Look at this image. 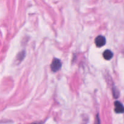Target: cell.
I'll return each mask as SVG.
<instances>
[{"instance_id":"obj_1","label":"cell","mask_w":124,"mask_h":124,"mask_svg":"<svg viewBox=\"0 0 124 124\" xmlns=\"http://www.w3.org/2000/svg\"><path fill=\"white\" fill-rule=\"evenodd\" d=\"M61 67V61L59 59H57V58H54V59H53L50 65L51 70H52V71H53V72H56V71H58V70H60Z\"/></svg>"},{"instance_id":"obj_2","label":"cell","mask_w":124,"mask_h":124,"mask_svg":"<svg viewBox=\"0 0 124 124\" xmlns=\"http://www.w3.org/2000/svg\"><path fill=\"white\" fill-rule=\"evenodd\" d=\"M96 46L98 47H102L105 46L106 44V39L103 36H98L95 39Z\"/></svg>"},{"instance_id":"obj_3","label":"cell","mask_w":124,"mask_h":124,"mask_svg":"<svg viewBox=\"0 0 124 124\" xmlns=\"http://www.w3.org/2000/svg\"><path fill=\"white\" fill-rule=\"evenodd\" d=\"M115 111L116 113H124V106L122 103L119 101H116L115 102Z\"/></svg>"},{"instance_id":"obj_4","label":"cell","mask_w":124,"mask_h":124,"mask_svg":"<svg viewBox=\"0 0 124 124\" xmlns=\"http://www.w3.org/2000/svg\"><path fill=\"white\" fill-rule=\"evenodd\" d=\"M103 56L106 60H110L113 56V53L110 50H106L103 53Z\"/></svg>"},{"instance_id":"obj_5","label":"cell","mask_w":124,"mask_h":124,"mask_svg":"<svg viewBox=\"0 0 124 124\" xmlns=\"http://www.w3.org/2000/svg\"><path fill=\"white\" fill-rule=\"evenodd\" d=\"M24 57H25V52H24V51H23V52H21V53H19V54H18V55L17 56L16 61L21 62L24 59Z\"/></svg>"},{"instance_id":"obj_6","label":"cell","mask_w":124,"mask_h":124,"mask_svg":"<svg viewBox=\"0 0 124 124\" xmlns=\"http://www.w3.org/2000/svg\"><path fill=\"white\" fill-rule=\"evenodd\" d=\"M113 94L114 98H117L119 95V92L118 90L116 88V87H114L113 88Z\"/></svg>"},{"instance_id":"obj_7","label":"cell","mask_w":124,"mask_h":124,"mask_svg":"<svg viewBox=\"0 0 124 124\" xmlns=\"http://www.w3.org/2000/svg\"><path fill=\"white\" fill-rule=\"evenodd\" d=\"M94 124H101V121L100 119H99V115H97L96 117L95 122H94Z\"/></svg>"},{"instance_id":"obj_8","label":"cell","mask_w":124,"mask_h":124,"mask_svg":"<svg viewBox=\"0 0 124 124\" xmlns=\"http://www.w3.org/2000/svg\"><path fill=\"white\" fill-rule=\"evenodd\" d=\"M30 124H42V122H34V123Z\"/></svg>"}]
</instances>
